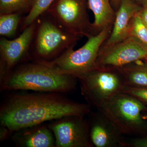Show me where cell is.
<instances>
[{"label": "cell", "instance_id": "obj_1", "mask_svg": "<svg viewBox=\"0 0 147 147\" xmlns=\"http://www.w3.org/2000/svg\"><path fill=\"white\" fill-rule=\"evenodd\" d=\"M57 93L11 96L1 106V125L15 132L47 121L71 116L84 117L90 112L88 103L76 102Z\"/></svg>", "mask_w": 147, "mask_h": 147}, {"label": "cell", "instance_id": "obj_2", "mask_svg": "<svg viewBox=\"0 0 147 147\" xmlns=\"http://www.w3.org/2000/svg\"><path fill=\"white\" fill-rule=\"evenodd\" d=\"M76 78L64 74L42 61L16 69L3 79V90H32L47 92L67 93L76 87Z\"/></svg>", "mask_w": 147, "mask_h": 147}, {"label": "cell", "instance_id": "obj_3", "mask_svg": "<svg viewBox=\"0 0 147 147\" xmlns=\"http://www.w3.org/2000/svg\"><path fill=\"white\" fill-rule=\"evenodd\" d=\"M146 107L136 98L121 92L97 109L123 135L141 136L147 134V120L143 115Z\"/></svg>", "mask_w": 147, "mask_h": 147}, {"label": "cell", "instance_id": "obj_4", "mask_svg": "<svg viewBox=\"0 0 147 147\" xmlns=\"http://www.w3.org/2000/svg\"><path fill=\"white\" fill-rule=\"evenodd\" d=\"M112 28L113 26L107 27L97 34L90 36L86 43L78 50H74V46H71L54 60L42 61L60 73L77 78L94 68L100 47Z\"/></svg>", "mask_w": 147, "mask_h": 147}, {"label": "cell", "instance_id": "obj_5", "mask_svg": "<svg viewBox=\"0 0 147 147\" xmlns=\"http://www.w3.org/2000/svg\"><path fill=\"white\" fill-rule=\"evenodd\" d=\"M82 94L90 105L98 109L122 92L124 79L118 69L94 67L77 77Z\"/></svg>", "mask_w": 147, "mask_h": 147}, {"label": "cell", "instance_id": "obj_6", "mask_svg": "<svg viewBox=\"0 0 147 147\" xmlns=\"http://www.w3.org/2000/svg\"><path fill=\"white\" fill-rule=\"evenodd\" d=\"M86 0H59L50 10L65 31L78 37L95 35L87 13Z\"/></svg>", "mask_w": 147, "mask_h": 147}, {"label": "cell", "instance_id": "obj_7", "mask_svg": "<svg viewBox=\"0 0 147 147\" xmlns=\"http://www.w3.org/2000/svg\"><path fill=\"white\" fill-rule=\"evenodd\" d=\"M147 56V46L136 38L129 36L111 46L100 47L94 67L117 69L144 60Z\"/></svg>", "mask_w": 147, "mask_h": 147}, {"label": "cell", "instance_id": "obj_8", "mask_svg": "<svg viewBox=\"0 0 147 147\" xmlns=\"http://www.w3.org/2000/svg\"><path fill=\"white\" fill-rule=\"evenodd\" d=\"M49 127L55 134L56 147L94 146L90 138L89 123L84 117L71 116L59 119Z\"/></svg>", "mask_w": 147, "mask_h": 147}, {"label": "cell", "instance_id": "obj_9", "mask_svg": "<svg viewBox=\"0 0 147 147\" xmlns=\"http://www.w3.org/2000/svg\"><path fill=\"white\" fill-rule=\"evenodd\" d=\"M79 38L50 21H43L37 36V53L41 57L50 58L61 50L74 46Z\"/></svg>", "mask_w": 147, "mask_h": 147}, {"label": "cell", "instance_id": "obj_10", "mask_svg": "<svg viewBox=\"0 0 147 147\" xmlns=\"http://www.w3.org/2000/svg\"><path fill=\"white\" fill-rule=\"evenodd\" d=\"M89 123L90 138L93 146L123 147V134L109 119L99 111L92 113Z\"/></svg>", "mask_w": 147, "mask_h": 147}, {"label": "cell", "instance_id": "obj_11", "mask_svg": "<svg viewBox=\"0 0 147 147\" xmlns=\"http://www.w3.org/2000/svg\"><path fill=\"white\" fill-rule=\"evenodd\" d=\"M142 8L131 0H121L112 31L101 47L111 46L129 36L131 21Z\"/></svg>", "mask_w": 147, "mask_h": 147}, {"label": "cell", "instance_id": "obj_12", "mask_svg": "<svg viewBox=\"0 0 147 147\" xmlns=\"http://www.w3.org/2000/svg\"><path fill=\"white\" fill-rule=\"evenodd\" d=\"M34 29V24L32 23L16 39L11 40L1 39V58L7 70L18 62L26 53L31 41Z\"/></svg>", "mask_w": 147, "mask_h": 147}, {"label": "cell", "instance_id": "obj_13", "mask_svg": "<svg viewBox=\"0 0 147 147\" xmlns=\"http://www.w3.org/2000/svg\"><path fill=\"white\" fill-rule=\"evenodd\" d=\"M32 127L30 129L18 130L13 140L18 146L26 147H54L55 140L50 128L44 126Z\"/></svg>", "mask_w": 147, "mask_h": 147}, {"label": "cell", "instance_id": "obj_14", "mask_svg": "<svg viewBox=\"0 0 147 147\" xmlns=\"http://www.w3.org/2000/svg\"><path fill=\"white\" fill-rule=\"evenodd\" d=\"M88 8L92 11L94 21L92 23L94 34L107 27L113 26L116 11L111 0H86Z\"/></svg>", "mask_w": 147, "mask_h": 147}, {"label": "cell", "instance_id": "obj_15", "mask_svg": "<svg viewBox=\"0 0 147 147\" xmlns=\"http://www.w3.org/2000/svg\"><path fill=\"white\" fill-rule=\"evenodd\" d=\"M117 69L123 76L125 86L147 88V62L137 61Z\"/></svg>", "mask_w": 147, "mask_h": 147}, {"label": "cell", "instance_id": "obj_16", "mask_svg": "<svg viewBox=\"0 0 147 147\" xmlns=\"http://www.w3.org/2000/svg\"><path fill=\"white\" fill-rule=\"evenodd\" d=\"M20 20L18 13L2 14L0 17V34L12 36L15 33Z\"/></svg>", "mask_w": 147, "mask_h": 147}, {"label": "cell", "instance_id": "obj_17", "mask_svg": "<svg viewBox=\"0 0 147 147\" xmlns=\"http://www.w3.org/2000/svg\"><path fill=\"white\" fill-rule=\"evenodd\" d=\"M129 36L136 38L147 47V27L142 19L140 11L131 21Z\"/></svg>", "mask_w": 147, "mask_h": 147}, {"label": "cell", "instance_id": "obj_18", "mask_svg": "<svg viewBox=\"0 0 147 147\" xmlns=\"http://www.w3.org/2000/svg\"><path fill=\"white\" fill-rule=\"evenodd\" d=\"M55 0H34L30 11L24 21L26 26L34 23L38 17L50 7Z\"/></svg>", "mask_w": 147, "mask_h": 147}, {"label": "cell", "instance_id": "obj_19", "mask_svg": "<svg viewBox=\"0 0 147 147\" xmlns=\"http://www.w3.org/2000/svg\"><path fill=\"white\" fill-rule=\"evenodd\" d=\"M31 0H0L1 14L15 13L26 8Z\"/></svg>", "mask_w": 147, "mask_h": 147}, {"label": "cell", "instance_id": "obj_20", "mask_svg": "<svg viewBox=\"0 0 147 147\" xmlns=\"http://www.w3.org/2000/svg\"><path fill=\"white\" fill-rule=\"evenodd\" d=\"M122 92L134 96L147 106V88L132 87L125 86Z\"/></svg>", "mask_w": 147, "mask_h": 147}, {"label": "cell", "instance_id": "obj_21", "mask_svg": "<svg viewBox=\"0 0 147 147\" xmlns=\"http://www.w3.org/2000/svg\"><path fill=\"white\" fill-rule=\"evenodd\" d=\"M123 147H147V134L138 136L127 141L124 139Z\"/></svg>", "mask_w": 147, "mask_h": 147}, {"label": "cell", "instance_id": "obj_22", "mask_svg": "<svg viewBox=\"0 0 147 147\" xmlns=\"http://www.w3.org/2000/svg\"><path fill=\"white\" fill-rule=\"evenodd\" d=\"M140 14L143 21L147 27V5L142 7L140 11Z\"/></svg>", "mask_w": 147, "mask_h": 147}, {"label": "cell", "instance_id": "obj_23", "mask_svg": "<svg viewBox=\"0 0 147 147\" xmlns=\"http://www.w3.org/2000/svg\"><path fill=\"white\" fill-rule=\"evenodd\" d=\"M1 140L2 141L5 139L6 137L8 135L9 133L10 132L8 129L5 127L1 126Z\"/></svg>", "mask_w": 147, "mask_h": 147}, {"label": "cell", "instance_id": "obj_24", "mask_svg": "<svg viewBox=\"0 0 147 147\" xmlns=\"http://www.w3.org/2000/svg\"><path fill=\"white\" fill-rule=\"evenodd\" d=\"M131 1L135 3L136 4L142 7L147 5V0H131Z\"/></svg>", "mask_w": 147, "mask_h": 147}, {"label": "cell", "instance_id": "obj_25", "mask_svg": "<svg viewBox=\"0 0 147 147\" xmlns=\"http://www.w3.org/2000/svg\"><path fill=\"white\" fill-rule=\"evenodd\" d=\"M121 0H111V3L115 11L118 9Z\"/></svg>", "mask_w": 147, "mask_h": 147}, {"label": "cell", "instance_id": "obj_26", "mask_svg": "<svg viewBox=\"0 0 147 147\" xmlns=\"http://www.w3.org/2000/svg\"><path fill=\"white\" fill-rule=\"evenodd\" d=\"M143 117L144 119L147 120V106L144 113H143Z\"/></svg>", "mask_w": 147, "mask_h": 147}, {"label": "cell", "instance_id": "obj_27", "mask_svg": "<svg viewBox=\"0 0 147 147\" xmlns=\"http://www.w3.org/2000/svg\"><path fill=\"white\" fill-rule=\"evenodd\" d=\"M143 61H145L147 62V56L146 57V59H145Z\"/></svg>", "mask_w": 147, "mask_h": 147}]
</instances>
